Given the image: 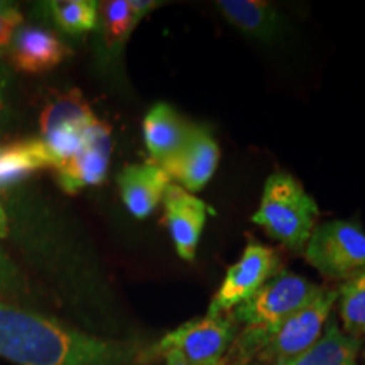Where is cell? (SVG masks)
I'll return each instance as SVG.
<instances>
[{"label": "cell", "mask_w": 365, "mask_h": 365, "mask_svg": "<svg viewBox=\"0 0 365 365\" xmlns=\"http://www.w3.org/2000/svg\"><path fill=\"white\" fill-rule=\"evenodd\" d=\"M137 341L103 339L0 299V357L16 365H139Z\"/></svg>", "instance_id": "obj_1"}, {"label": "cell", "mask_w": 365, "mask_h": 365, "mask_svg": "<svg viewBox=\"0 0 365 365\" xmlns=\"http://www.w3.org/2000/svg\"><path fill=\"white\" fill-rule=\"evenodd\" d=\"M322 286L299 274L281 269L252 298L230 313L242 330L237 333L227 362L247 365L254 362L271 335L287 317L308 303Z\"/></svg>", "instance_id": "obj_2"}, {"label": "cell", "mask_w": 365, "mask_h": 365, "mask_svg": "<svg viewBox=\"0 0 365 365\" xmlns=\"http://www.w3.org/2000/svg\"><path fill=\"white\" fill-rule=\"evenodd\" d=\"M318 205L289 173H272L264 182L255 225L294 254H303L318 218Z\"/></svg>", "instance_id": "obj_3"}, {"label": "cell", "mask_w": 365, "mask_h": 365, "mask_svg": "<svg viewBox=\"0 0 365 365\" xmlns=\"http://www.w3.org/2000/svg\"><path fill=\"white\" fill-rule=\"evenodd\" d=\"M239 327L230 314L203 317L182 323L144 350V362L178 354L190 365H223L234 345Z\"/></svg>", "instance_id": "obj_4"}, {"label": "cell", "mask_w": 365, "mask_h": 365, "mask_svg": "<svg viewBox=\"0 0 365 365\" xmlns=\"http://www.w3.org/2000/svg\"><path fill=\"white\" fill-rule=\"evenodd\" d=\"M304 259L322 276L346 281L365 271V232L359 223L330 220L314 227Z\"/></svg>", "instance_id": "obj_5"}, {"label": "cell", "mask_w": 365, "mask_h": 365, "mask_svg": "<svg viewBox=\"0 0 365 365\" xmlns=\"http://www.w3.org/2000/svg\"><path fill=\"white\" fill-rule=\"evenodd\" d=\"M339 301V291L323 287L304 307L287 317L274 330L254 362L282 365L304 354L322 336L331 309Z\"/></svg>", "instance_id": "obj_6"}, {"label": "cell", "mask_w": 365, "mask_h": 365, "mask_svg": "<svg viewBox=\"0 0 365 365\" xmlns=\"http://www.w3.org/2000/svg\"><path fill=\"white\" fill-rule=\"evenodd\" d=\"M281 271L277 252L261 242H249L240 259L228 267L220 287L208 307V317H225L249 301L266 282Z\"/></svg>", "instance_id": "obj_7"}, {"label": "cell", "mask_w": 365, "mask_h": 365, "mask_svg": "<svg viewBox=\"0 0 365 365\" xmlns=\"http://www.w3.org/2000/svg\"><path fill=\"white\" fill-rule=\"evenodd\" d=\"M112 154V129L95 118L83 132L81 149L66 163L56 168L58 185L68 195H75L88 186L102 185L107 178Z\"/></svg>", "instance_id": "obj_8"}, {"label": "cell", "mask_w": 365, "mask_h": 365, "mask_svg": "<svg viewBox=\"0 0 365 365\" xmlns=\"http://www.w3.org/2000/svg\"><path fill=\"white\" fill-rule=\"evenodd\" d=\"M220 149L212 130L205 125L191 124L185 144L175 156L159 164V168L170 176L171 182L182 190L196 193L202 191L215 175Z\"/></svg>", "instance_id": "obj_9"}, {"label": "cell", "mask_w": 365, "mask_h": 365, "mask_svg": "<svg viewBox=\"0 0 365 365\" xmlns=\"http://www.w3.org/2000/svg\"><path fill=\"white\" fill-rule=\"evenodd\" d=\"M163 205L164 220L171 234L176 254L186 262L195 261L200 237L212 208L202 198L182 190L175 182H171L164 193Z\"/></svg>", "instance_id": "obj_10"}, {"label": "cell", "mask_w": 365, "mask_h": 365, "mask_svg": "<svg viewBox=\"0 0 365 365\" xmlns=\"http://www.w3.org/2000/svg\"><path fill=\"white\" fill-rule=\"evenodd\" d=\"M156 0H105L98 2V43L105 61L118 58L130 34L148 14L161 7Z\"/></svg>", "instance_id": "obj_11"}, {"label": "cell", "mask_w": 365, "mask_h": 365, "mask_svg": "<svg viewBox=\"0 0 365 365\" xmlns=\"http://www.w3.org/2000/svg\"><path fill=\"white\" fill-rule=\"evenodd\" d=\"M73 54L56 34L43 27H19L9 46V58L16 70L31 75L49 71Z\"/></svg>", "instance_id": "obj_12"}, {"label": "cell", "mask_w": 365, "mask_h": 365, "mask_svg": "<svg viewBox=\"0 0 365 365\" xmlns=\"http://www.w3.org/2000/svg\"><path fill=\"white\" fill-rule=\"evenodd\" d=\"M217 11L245 38L271 44L284 34L286 19L279 9L264 0H218Z\"/></svg>", "instance_id": "obj_13"}, {"label": "cell", "mask_w": 365, "mask_h": 365, "mask_svg": "<svg viewBox=\"0 0 365 365\" xmlns=\"http://www.w3.org/2000/svg\"><path fill=\"white\" fill-rule=\"evenodd\" d=\"M122 202L135 218H148L158 205L163 202L164 193L170 188L171 180L158 164H127L117 176Z\"/></svg>", "instance_id": "obj_14"}, {"label": "cell", "mask_w": 365, "mask_h": 365, "mask_svg": "<svg viewBox=\"0 0 365 365\" xmlns=\"http://www.w3.org/2000/svg\"><path fill=\"white\" fill-rule=\"evenodd\" d=\"M190 122H186L171 105L156 103L145 113L143 134L150 163L163 164L175 156L188 137Z\"/></svg>", "instance_id": "obj_15"}, {"label": "cell", "mask_w": 365, "mask_h": 365, "mask_svg": "<svg viewBox=\"0 0 365 365\" xmlns=\"http://www.w3.org/2000/svg\"><path fill=\"white\" fill-rule=\"evenodd\" d=\"M360 339L341 330L335 317L328 318L322 336L304 354L282 365H359Z\"/></svg>", "instance_id": "obj_16"}, {"label": "cell", "mask_w": 365, "mask_h": 365, "mask_svg": "<svg viewBox=\"0 0 365 365\" xmlns=\"http://www.w3.org/2000/svg\"><path fill=\"white\" fill-rule=\"evenodd\" d=\"M53 168V159L41 137L17 140L0 148V188L19 185L33 173Z\"/></svg>", "instance_id": "obj_17"}, {"label": "cell", "mask_w": 365, "mask_h": 365, "mask_svg": "<svg viewBox=\"0 0 365 365\" xmlns=\"http://www.w3.org/2000/svg\"><path fill=\"white\" fill-rule=\"evenodd\" d=\"M95 118L97 117L91 112L81 91L68 90L65 93L56 95L43 108L39 115V137H46L63 129H85Z\"/></svg>", "instance_id": "obj_18"}, {"label": "cell", "mask_w": 365, "mask_h": 365, "mask_svg": "<svg viewBox=\"0 0 365 365\" xmlns=\"http://www.w3.org/2000/svg\"><path fill=\"white\" fill-rule=\"evenodd\" d=\"M46 9L63 33L78 36L97 29L98 2L95 0H54L46 4Z\"/></svg>", "instance_id": "obj_19"}, {"label": "cell", "mask_w": 365, "mask_h": 365, "mask_svg": "<svg viewBox=\"0 0 365 365\" xmlns=\"http://www.w3.org/2000/svg\"><path fill=\"white\" fill-rule=\"evenodd\" d=\"M336 303L344 331L355 339L365 336V271L344 281Z\"/></svg>", "instance_id": "obj_20"}, {"label": "cell", "mask_w": 365, "mask_h": 365, "mask_svg": "<svg viewBox=\"0 0 365 365\" xmlns=\"http://www.w3.org/2000/svg\"><path fill=\"white\" fill-rule=\"evenodd\" d=\"M0 299L19 307H31L33 291H31L27 277L19 271L6 252L0 250Z\"/></svg>", "instance_id": "obj_21"}, {"label": "cell", "mask_w": 365, "mask_h": 365, "mask_svg": "<svg viewBox=\"0 0 365 365\" xmlns=\"http://www.w3.org/2000/svg\"><path fill=\"white\" fill-rule=\"evenodd\" d=\"M22 14L17 11L16 6L0 11V53L6 51L11 46L14 36L22 24Z\"/></svg>", "instance_id": "obj_22"}, {"label": "cell", "mask_w": 365, "mask_h": 365, "mask_svg": "<svg viewBox=\"0 0 365 365\" xmlns=\"http://www.w3.org/2000/svg\"><path fill=\"white\" fill-rule=\"evenodd\" d=\"M7 118H9V107H7L6 95H4V80H2V75H0V125H2Z\"/></svg>", "instance_id": "obj_23"}, {"label": "cell", "mask_w": 365, "mask_h": 365, "mask_svg": "<svg viewBox=\"0 0 365 365\" xmlns=\"http://www.w3.org/2000/svg\"><path fill=\"white\" fill-rule=\"evenodd\" d=\"M163 359L166 360V365H190L188 362H185V360H182L178 354H166Z\"/></svg>", "instance_id": "obj_24"}, {"label": "cell", "mask_w": 365, "mask_h": 365, "mask_svg": "<svg viewBox=\"0 0 365 365\" xmlns=\"http://www.w3.org/2000/svg\"><path fill=\"white\" fill-rule=\"evenodd\" d=\"M7 230H9L7 217H6V212H4L2 205H0V239H4V237L7 235Z\"/></svg>", "instance_id": "obj_25"}, {"label": "cell", "mask_w": 365, "mask_h": 365, "mask_svg": "<svg viewBox=\"0 0 365 365\" xmlns=\"http://www.w3.org/2000/svg\"><path fill=\"white\" fill-rule=\"evenodd\" d=\"M14 4H11V2H4V0H0V11H4V9H7V7H12Z\"/></svg>", "instance_id": "obj_26"}, {"label": "cell", "mask_w": 365, "mask_h": 365, "mask_svg": "<svg viewBox=\"0 0 365 365\" xmlns=\"http://www.w3.org/2000/svg\"><path fill=\"white\" fill-rule=\"evenodd\" d=\"M247 365H266V364H261V362H250Z\"/></svg>", "instance_id": "obj_27"}, {"label": "cell", "mask_w": 365, "mask_h": 365, "mask_svg": "<svg viewBox=\"0 0 365 365\" xmlns=\"http://www.w3.org/2000/svg\"><path fill=\"white\" fill-rule=\"evenodd\" d=\"M364 360H365V349H364Z\"/></svg>", "instance_id": "obj_28"}]
</instances>
